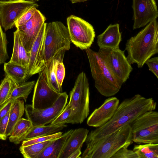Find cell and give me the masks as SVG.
I'll use <instances>...</instances> for the list:
<instances>
[{"instance_id": "1", "label": "cell", "mask_w": 158, "mask_h": 158, "mask_svg": "<svg viewBox=\"0 0 158 158\" xmlns=\"http://www.w3.org/2000/svg\"><path fill=\"white\" fill-rule=\"evenodd\" d=\"M156 106V103L152 98H146L138 94L125 99L119 104L113 117L108 122L88 133L86 143L97 141L126 125L131 124L145 112L155 110Z\"/></svg>"}, {"instance_id": "2", "label": "cell", "mask_w": 158, "mask_h": 158, "mask_svg": "<svg viewBox=\"0 0 158 158\" xmlns=\"http://www.w3.org/2000/svg\"><path fill=\"white\" fill-rule=\"evenodd\" d=\"M125 50L130 64L142 68L146 61L158 53V24L156 19L148 24L135 35L127 40Z\"/></svg>"}, {"instance_id": "3", "label": "cell", "mask_w": 158, "mask_h": 158, "mask_svg": "<svg viewBox=\"0 0 158 158\" xmlns=\"http://www.w3.org/2000/svg\"><path fill=\"white\" fill-rule=\"evenodd\" d=\"M131 124L97 141L86 143L81 158H111L122 148L133 143Z\"/></svg>"}, {"instance_id": "4", "label": "cell", "mask_w": 158, "mask_h": 158, "mask_svg": "<svg viewBox=\"0 0 158 158\" xmlns=\"http://www.w3.org/2000/svg\"><path fill=\"white\" fill-rule=\"evenodd\" d=\"M85 50L92 76L94 81L95 86L98 91L106 97L116 94L119 91L123 83L114 76L98 52L90 48Z\"/></svg>"}, {"instance_id": "5", "label": "cell", "mask_w": 158, "mask_h": 158, "mask_svg": "<svg viewBox=\"0 0 158 158\" xmlns=\"http://www.w3.org/2000/svg\"><path fill=\"white\" fill-rule=\"evenodd\" d=\"M89 89L85 73H80L70 93L69 102L71 110L69 123L81 124L87 118L89 112Z\"/></svg>"}, {"instance_id": "6", "label": "cell", "mask_w": 158, "mask_h": 158, "mask_svg": "<svg viewBox=\"0 0 158 158\" xmlns=\"http://www.w3.org/2000/svg\"><path fill=\"white\" fill-rule=\"evenodd\" d=\"M71 42L67 28L63 23H46L44 48L46 66L59 53L68 51Z\"/></svg>"}, {"instance_id": "7", "label": "cell", "mask_w": 158, "mask_h": 158, "mask_svg": "<svg viewBox=\"0 0 158 158\" xmlns=\"http://www.w3.org/2000/svg\"><path fill=\"white\" fill-rule=\"evenodd\" d=\"M132 139L137 144L158 143V113L146 112L131 124Z\"/></svg>"}, {"instance_id": "8", "label": "cell", "mask_w": 158, "mask_h": 158, "mask_svg": "<svg viewBox=\"0 0 158 158\" xmlns=\"http://www.w3.org/2000/svg\"><path fill=\"white\" fill-rule=\"evenodd\" d=\"M98 53L110 71L123 83L129 78L133 68L126 57L124 51L119 48H99Z\"/></svg>"}, {"instance_id": "9", "label": "cell", "mask_w": 158, "mask_h": 158, "mask_svg": "<svg viewBox=\"0 0 158 158\" xmlns=\"http://www.w3.org/2000/svg\"><path fill=\"white\" fill-rule=\"evenodd\" d=\"M67 24L71 42L81 50L89 48L95 36L93 26L83 19L73 15L67 18Z\"/></svg>"}, {"instance_id": "10", "label": "cell", "mask_w": 158, "mask_h": 158, "mask_svg": "<svg viewBox=\"0 0 158 158\" xmlns=\"http://www.w3.org/2000/svg\"><path fill=\"white\" fill-rule=\"evenodd\" d=\"M36 2L27 0H0V23L5 31L13 28L17 20L33 7L37 8Z\"/></svg>"}, {"instance_id": "11", "label": "cell", "mask_w": 158, "mask_h": 158, "mask_svg": "<svg viewBox=\"0 0 158 158\" xmlns=\"http://www.w3.org/2000/svg\"><path fill=\"white\" fill-rule=\"evenodd\" d=\"M68 95L62 93L54 104L48 108L36 110L30 104L25 106V111L27 119L34 126H41L51 123L61 113L68 102Z\"/></svg>"}, {"instance_id": "12", "label": "cell", "mask_w": 158, "mask_h": 158, "mask_svg": "<svg viewBox=\"0 0 158 158\" xmlns=\"http://www.w3.org/2000/svg\"><path fill=\"white\" fill-rule=\"evenodd\" d=\"M61 94L49 85L42 71L39 73L34 87L31 105L36 110L48 108L54 104Z\"/></svg>"}, {"instance_id": "13", "label": "cell", "mask_w": 158, "mask_h": 158, "mask_svg": "<svg viewBox=\"0 0 158 158\" xmlns=\"http://www.w3.org/2000/svg\"><path fill=\"white\" fill-rule=\"evenodd\" d=\"M132 8L133 29L146 25L158 16L157 6L154 0H133Z\"/></svg>"}, {"instance_id": "14", "label": "cell", "mask_w": 158, "mask_h": 158, "mask_svg": "<svg viewBox=\"0 0 158 158\" xmlns=\"http://www.w3.org/2000/svg\"><path fill=\"white\" fill-rule=\"evenodd\" d=\"M45 20L44 15L37 9L30 19L17 27L23 46L27 52L30 53L34 43Z\"/></svg>"}, {"instance_id": "15", "label": "cell", "mask_w": 158, "mask_h": 158, "mask_svg": "<svg viewBox=\"0 0 158 158\" xmlns=\"http://www.w3.org/2000/svg\"><path fill=\"white\" fill-rule=\"evenodd\" d=\"M45 24L42 26L30 52L28 67L30 77L41 72L46 66L44 48Z\"/></svg>"}, {"instance_id": "16", "label": "cell", "mask_w": 158, "mask_h": 158, "mask_svg": "<svg viewBox=\"0 0 158 158\" xmlns=\"http://www.w3.org/2000/svg\"><path fill=\"white\" fill-rule=\"evenodd\" d=\"M119 102V99L115 97L106 99L102 105L91 114L87 119V124L97 128L105 124L113 117Z\"/></svg>"}, {"instance_id": "17", "label": "cell", "mask_w": 158, "mask_h": 158, "mask_svg": "<svg viewBox=\"0 0 158 158\" xmlns=\"http://www.w3.org/2000/svg\"><path fill=\"white\" fill-rule=\"evenodd\" d=\"M89 132V130L83 128L73 130L66 141L59 158H68L74 152L81 149Z\"/></svg>"}, {"instance_id": "18", "label": "cell", "mask_w": 158, "mask_h": 158, "mask_svg": "<svg viewBox=\"0 0 158 158\" xmlns=\"http://www.w3.org/2000/svg\"><path fill=\"white\" fill-rule=\"evenodd\" d=\"M119 24L109 25L106 30L97 36V43L99 48L115 49L119 48L122 40V33Z\"/></svg>"}, {"instance_id": "19", "label": "cell", "mask_w": 158, "mask_h": 158, "mask_svg": "<svg viewBox=\"0 0 158 158\" xmlns=\"http://www.w3.org/2000/svg\"><path fill=\"white\" fill-rule=\"evenodd\" d=\"M30 53L26 50L17 30L14 32V45L12 53L9 62L28 69Z\"/></svg>"}, {"instance_id": "20", "label": "cell", "mask_w": 158, "mask_h": 158, "mask_svg": "<svg viewBox=\"0 0 158 158\" xmlns=\"http://www.w3.org/2000/svg\"><path fill=\"white\" fill-rule=\"evenodd\" d=\"M73 130H70L53 140L41 152L38 158H59L66 141Z\"/></svg>"}, {"instance_id": "21", "label": "cell", "mask_w": 158, "mask_h": 158, "mask_svg": "<svg viewBox=\"0 0 158 158\" xmlns=\"http://www.w3.org/2000/svg\"><path fill=\"white\" fill-rule=\"evenodd\" d=\"M65 51H63L53 58L47 65L43 72L47 82L49 85L56 92L62 93V87L58 82L56 75V69L57 64L60 61L63 60Z\"/></svg>"}, {"instance_id": "22", "label": "cell", "mask_w": 158, "mask_h": 158, "mask_svg": "<svg viewBox=\"0 0 158 158\" xmlns=\"http://www.w3.org/2000/svg\"><path fill=\"white\" fill-rule=\"evenodd\" d=\"M4 65L5 74L18 85L26 81L30 77L28 69L27 68L9 61L5 62Z\"/></svg>"}, {"instance_id": "23", "label": "cell", "mask_w": 158, "mask_h": 158, "mask_svg": "<svg viewBox=\"0 0 158 158\" xmlns=\"http://www.w3.org/2000/svg\"><path fill=\"white\" fill-rule=\"evenodd\" d=\"M25 110L23 100L18 98L15 100L10 108L6 134L7 137L11 134L17 122L22 117Z\"/></svg>"}, {"instance_id": "24", "label": "cell", "mask_w": 158, "mask_h": 158, "mask_svg": "<svg viewBox=\"0 0 158 158\" xmlns=\"http://www.w3.org/2000/svg\"><path fill=\"white\" fill-rule=\"evenodd\" d=\"M67 125L33 126L24 138V140H28L40 137L50 135L60 131L67 127Z\"/></svg>"}, {"instance_id": "25", "label": "cell", "mask_w": 158, "mask_h": 158, "mask_svg": "<svg viewBox=\"0 0 158 158\" xmlns=\"http://www.w3.org/2000/svg\"><path fill=\"white\" fill-rule=\"evenodd\" d=\"M31 121L27 119L21 118L14 127L9 140L16 144H19L33 126Z\"/></svg>"}, {"instance_id": "26", "label": "cell", "mask_w": 158, "mask_h": 158, "mask_svg": "<svg viewBox=\"0 0 158 158\" xmlns=\"http://www.w3.org/2000/svg\"><path fill=\"white\" fill-rule=\"evenodd\" d=\"M138 158H158V143L135 145L133 150Z\"/></svg>"}, {"instance_id": "27", "label": "cell", "mask_w": 158, "mask_h": 158, "mask_svg": "<svg viewBox=\"0 0 158 158\" xmlns=\"http://www.w3.org/2000/svg\"><path fill=\"white\" fill-rule=\"evenodd\" d=\"M35 83V81H25L18 85L13 90L8 100L21 98L26 102L28 95L34 87Z\"/></svg>"}, {"instance_id": "28", "label": "cell", "mask_w": 158, "mask_h": 158, "mask_svg": "<svg viewBox=\"0 0 158 158\" xmlns=\"http://www.w3.org/2000/svg\"><path fill=\"white\" fill-rule=\"evenodd\" d=\"M53 140L26 146H21L19 148V150L25 158H38L41 152Z\"/></svg>"}, {"instance_id": "29", "label": "cell", "mask_w": 158, "mask_h": 158, "mask_svg": "<svg viewBox=\"0 0 158 158\" xmlns=\"http://www.w3.org/2000/svg\"><path fill=\"white\" fill-rule=\"evenodd\" d=\"M18 85L6 75L0 83V106L9 99Z\"/></svg>"}, {"instance_id": "30", "label": "cell", "mask_w": 158, "mask_h": 158, "mask_svg": "<svg viewBox=\"0 0 158 158\" xmlns=\"http://www.w3.org/2000/svg\"><path fill=\"white\" fill-rule=\"evenodd\" d=\"M62 134V132L60 131L48 135L28 140H23L21 146H26L36 143L53 140L60 137Z\"/></svg>"}, {"instance_id": "31", "label": "cell", "mask_w": 158, "mask_h": 158, "mask_svg": "<svg viewBox=\"0 0 158 158\" xmlns=\"http://www.w3.org/2000/svg\"><path fill=\"white\" fill-rule=\"evenodd\" d=\"M7 40L0 23V63H4L9 57L7 51Z\"/></svg>"}, {"instance_id": "32", "label": "cell", "mask_w": 158, "mask_h": 158, "mask_svg": "<svg viewBox=\"0 0 158 158\" xmlns=\"http://www.w3.org/2000/svg\"><path fill=\"white\" fill-rule=\"evenodd\" d=\"M71 113V108L68 103L61 113L50 124L52 125H59L69 123Z\"/></svg>"}, {"instance_id": "33", "label": "cell", "mask_w": 158, "mask_h": 158, "mask_svg": "<svg viewBox=\"0 0 158 158\" xmlns=\"http://www.w3.org/2000/svg\"><path fill=\"white\" fill-rule=\"evenodd\" d=\"M123 147L118 151L111 158H138L137 154L133 150Z\"/></svg>"}, {"instance_id": "34", "label": "cell", "mask_w": 158, "mask_h": 158, "mask_svg": "<svg viewBox=\"0 0 158 158\" xmlns=\"http://www.w3.org/2000/svg\"><path fill=\"white\" fill-rule=\"evenodd\" d=\"M56 75L59 86L62 87L65 76V69L63 60L60 61L57 64L56 69Z\"/></svg>"}, {"instance_id": "35", "label": "cell", "mask_w": 158, "mask_h": 158, "mask_svg": "<svg viewBox=\"0 0 158 158\" xmlns=\"http://www.w3.org/2000/svg\"><path fill=\"white\" fill-rule=\"evenodd\" d=\"M37 10L36 8L33 7L23 14L16 22L15 26L17 28L26 23L30 19Z\"/></svg>"}, {"instance_id": "36", "label": "cell", "mask_w": 158, "mask_h": 158, "mask_svg": "<svg viewBox=\"0 0 158 158\" xmlns=\"http://www.w3.org/2000/svg\"><path fill=\"white\" fill-rule=\"evenodd\" d=\"M10 110L0 120V139L6 140L7 138L6 132L9 120Z\"/></svg>"}, {"instance_id": "37", "label": "cell", "mask_w": 158, "mask_h": 158, "mask_svg": "<svg viewBox=\"0 0 158 158\" xmlns=\"http://www.w3.org/2000/svg\"><path fill=\"white\" fill-rule=\"evenodd\" d=\"M151 71L158 78V57L150 58L145 63Z\"/></svg>"}, {"instance_id": "38", "label": "cell", "mask_w": 158, "mask_h": 158, "mask_svg": "<svg viewBox=\"0 0 158 158\" xmlns=\"http://www.w3.org/2000/svg\"><path fill=\"white\" fill-rule=\"evenodd\" d=\"M15 100H9L0 106V120L9 111Z\"/></svg>"}, {"instance_id": "39", "label": "cell", "mask_w": 158, "mask_h": 158, "mask_svg": "<svg viewBox=\"0 0 158 158\" xmlns=\"http://www.w3.org/2000/svg\"><path fill=\"white\" fill-rule=\"evenodd\" d=\"M81 154V149H78L72 153L68 158H80L79 156Z\"/></svg>"}, {"instance_id": "40", "label": "cell", "mask_w": 158, "mask_h": 158, "mask_svg": "<svg viewBox=\"0 0 158 158\" xmlns=\"http://www.w3.org/2000/svg\"><path fill=\"white\" fill-rule=\"evenodd\" d=\"M72 3L84 2L89 0H69Z\"/></svg>"}, {"instance_id": "41", "label": "cell", "mask_w": 158, "mask_h": 158, "mask_svg": "<svg viewBox=\"0 0 158 158\" xmlns=\"http://www.w3.org/2000/svg\"><path fill=\"white\" fill-rule=\"evenodd\" d=\"M27 1H30L34 2H36L39 1V0H27Z\"/></svg>"}, {"instance_id": "42", "label": "cell", "mask_w": 158, "mask_h": 158, "mask_svg": "<svg viewBox=\"0 0 158 158\" xmlns=\"http://www.w3.org/2000/svg\"><path fill=\"white\" fill-rule=\"evenodd\" d=\"M0 65H1V64H0Z\"/></svg>"}]
</instances>
